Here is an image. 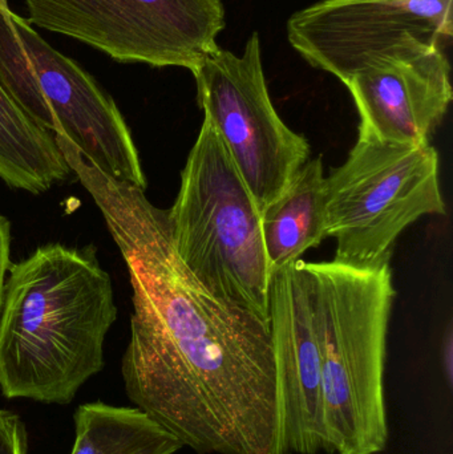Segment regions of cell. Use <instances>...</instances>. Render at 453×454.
Masks as SVG:
<instances>
[{"instance_id":"9","label":"cell","mask_w":453,"mask_h":454,"mask_svg":"<svg viewBox=\"0 0 453 454\" xmlns=\"http://www.w3.org/2000/svg\"><path fill=\"white\" fill-rule=\"evenodd\" d=\"M290 45L343 84L404 37L451 44L453 0H321L287 21Z\"/></svg>"},{"instance_id":"7","label":"cell","mask_w":453,"mask_h":454,"mask_svg":"<svg viewBox=\"0 0 453 454\" xmlns=\"http://www.w3.org/2000/svg\"><path fill=\"white\" fill-rule=\"evenodd\" d=\"M204 120L223 141L260 213L309 161L310 145L278 116L269 95L258 32L244 53L218 47L193 72Z\"/></svg>"},{"instance_id":"12","label":"cell","mask_w":453,"mask_h":454,"mask_svg":"<svg viewBox=\"0 0 453 454\" xmlns=\"http://www.w3.org/2000/svg\"><path fill=\"white\" fill-rule=\"evenodd\" d=\"M271 274L301 261L327 237L326 176L321 157L309 160L286 191L261 213Z\"/></svg>"},{"instance_id":"13","label":"cell","mask_w":453,"mask_h":454,"mask_svg":"<svg viewBox=\"0 0 453 454\" xmlns=\"http://www.w3.org/2000/svg\"><path fill=\"white\" fill-rule=\"evenodd\" d=\"M55 136L29 119L0 87V178L32 194L71 175Z\"/></svg>"},{"instance_id":"6","label":"cell","mask_w":453,"mask_h":454,"mask_svg":"<svg viewBox=\"0 0 453 454\" xmlns=\"http://www.w3.org/2000/svg\"><path fill=\"white\" fill-rule=\"evenodd\" d=\"M327 237L334 262L345 266L388 263L394 243L426 215H446L433 145L361 140L345 164L326 177Z\"/></svg>"},{"instance_id":"10","label":"cell","mask_w":453,"mask_h":454,"mask_svg":"<svg viewBox=\"0 0 453 454\" xmlns=\"http://www.w3.org/2000/svg\"><path fill=\"white\" fill-rule=\"evenodd\" d=\"M449 44L404 37L379 53L346 82L361 117V140L422 146L453 98Z\"/></svg>"},{"instance_id":"8","label":"cell","mask_w":453,"mask_h":454,"mask_svg":"<svg viewBox=\"0 0 453 454\" xmlns=\"http://www.w3.org/2000/svg\"><path fill=\"white\" fill-rule=\"evenodd\" d=\"M28 21L74 37L121 63L193 74L217 50L223 0H26Z\"/></svg>"},{"instance_id":"3","label":"cell","mask_w":453,"mask_h":454,"mask_svg":"<svg viewBox=\"0 0 453 454\" xmlns=\"http://www.w3.org/2000/svg\"><path fill=\"white\" fill-rule=\"evenodd\" d=\"M321 355L329 454H379L387 447V333L395 288L390 262L377 267L303 261Z\"/></svg>"},{"instance_id":"17","label":"cell","mask_w":453,"mask_h":454,"mask_svg":"<svg viewBox=\"0 0 453 454\" xmlns=\"http://www.w3.org/2000/svg\"><path fill=\"white\" fill-rule=\"evenodd\" d=\"M144 454H160V453H144Z\"/></svg>"},{"instance_id":"1","label":"cell","mask_w":453,"mask_h":454,"mask_svg":"<svg viewBox=\"0 0 453 454\" xmlns=\"http://www.w3.org/2000/svg\"><path fill=\"white\" fill-rule=\"evenodd\" d=\"M129 271L121 372L130 402L199 454H287L270 322L207 293L178 258L168 210L55 135Z\"/></svg>"},{"instance_id":"4","label":"cell","mask_w":453,"mask_h":454,"mask_svg":"<svg viewBox=\"0 0 453 454\" xmlns=\"http://www.w3.org/2000/svg\"><path fill=\"white\" fill-rule=\"evenodd\" d=\"M168 218L176 253L197 282L215 298L270 322L271 271L261 213L223 141L205 120Z\"/></svg>"},{"instance_id":"16","label":"cell","mask_w":453,"mask_h":454,"mask_svg":"<svg viewBox=\"0 0 453 454\" xmlns=\"http://www.w3.org/2000/svg\"><path fill=\"white\" fill-rule=\"evenodd\" d=\"M11 225L7 218L0 215V309L4 294L5 275L10 269Z\"/></svg>"},{"instance_id":"5","label":"cell","mask_w":453,"mask_h":454,"mask_svg":"<svg viewBox=\"0 0 453 454\" xmlns=\"http://www.w3.org/2000/svg\"><path fill=\"white\" fill-rule=\"evenodd\" d=\"M0 87L37 125L66 137L100 172L146 189L137 148L111 96L0 0Z\"/></svg>"},{"instance_id":"11","label":"cell","mask_w":453,"mask_h":454,"mask_svg":"<svg viewBox=\"0 0 453 454\" xmlns=\"http://www.w3.org/2000/svg\"><path fill=\"white\" fill-rule=\"evenodd\" d=\"M269 320L287 454L329 453L324 423L321 355L310 282L303 261L271 274Z\"/></svg>"},{"instance_id":"14","label":"cell","mask_w":453,"mask_h":454,"mask_svg":"<svg viewBox=\"0 0 453 454\" xmlns=\"http://www.w3.org/2000/svg\"><path fill=\"white\" fill-rule=\"evenodd\" d=\"M181 442L137 407L101 402L82 404L74 412L71 454H175Z\"/></svg>"},{"instance_id":"2","label":"cell","mask_w":453,"mask_h":454,"mask_svg":"<svg viewBox=\"0 0 453 454\" xmlns=\"http://www.w3.org/2000/svg\"><path fill=\"white\" fill-rule=\"evenodd\" d=\"M0 309V394L69 404L104 367L117 317L93 248L51 243L11 264Z\"/></svg>"},{"instance_id":"15","label":"cell","mask_w":453,"mask_h":454,"mask_svg":"<svg viewBox=\"0 0 453 454\" xmlns=\"http://www.w3.org/2000/svg\"><path fill=\"white\" fill-rule=\"evenodd\" d=\"M0 454H28L26 427L7 411L0 413Z\"/></svg>"},{"instance_id":"18","label":"cell","mask_w":453,"mask_h":454,"mask_svg":"<svg viewBox=\"0 0 453 454\" xmlns=\"http://www.w3.org/2000/svg\"><path fill=\"white\" fill-rule=\"evenodd\" d=\"M2 412H3V411H0V413H2Z\"/></svg>"}]
</instances>
